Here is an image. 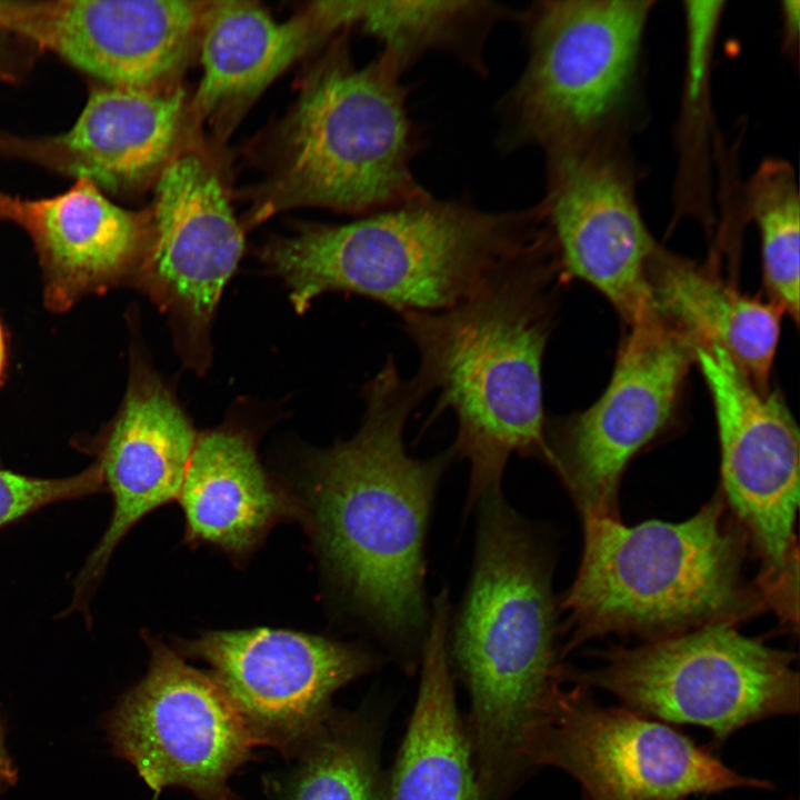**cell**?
Masks as SVG:
<instances>
[{"instance_id":"5","label":"cell","mask_w":800,"mask_h":800,"mask_svg":"<svg viewBox=\"0 0 800 800\" xmlns=\"http://www.w3.org/2000/svg\"><path fill=\"white\" fill-rule=\"evenodd\" d=\"M577 577L563 598L568 643L610 633L667 638L708 624L736 623L768 607L744 577L750 546L719 491L693 517L628 527L613 517L583 519Z\"/></svg>"},{"instance_id":"4","label":"cell","mask_w":800,"mask_h":800,"mask_svg":"<svg viewBox=\"0 0 800 800\" xmlns=\"http://www.w3.org/2000/svg\"><path fill=\"white\" fill-rule=\"evenodd\" d=\"M549 237L540 203L487 211L428 192L346 224H316L262 253L298 312L328 291L373 299L400 314L451 308Z\"/></svg>"},{"instance_id":"13","label":"cell","mask_w":800,"mask_h":800,"mask_svg":"<svg viewBox=\"0 0 800 800\" xmlns=\"http://www.w3.org/2000/svg\"><path fill=\"white\" fill-rule=\"evenodd\" d=\"M181 646L212 668L257 743L286 751L320 731L336 691L380 664L357 646L267 627L208 631Z\"/></svg>"},{"instance_id":"19","label":"cell","mask_w":800,"mask_h":800,"mask_svg":"<svg viewBox=\"0 0 800 800\" xmlns=\"http://www.w3.org/2000/svg\"><path fill=\"white\" fill-rule=\"evenodd\" d=\"M14 221L32 239L44 303L54 312L138 272L150 236L146 214L123 209L82 177L53 197L19 199Z\"/></svg>"},{"instance_id":"28","label":"cell","mask_w":800,"mask_h":800,"mask_svg":"<svg viewBox=\"0 0 800 800\" xmlns=\"http://www.w3.org/2000/svg\"><path fill=\"white\" fill-rule=\"evenodd\" d=\"M18 779L16 764L8 751L4 730L0 721V794L13 787Z\"/></svg>"},{"instance_id":"7","label":"cell","mask_w":800,"mask_h":800,"mask_svg":"<svg viewBox=\"0 0 800 800\" xmlns=\"http://www.w3.org/2000/svg\"><path fill=\"white\" fill-rule=\"evenodd\" d=\"M649 1H539L518 14L528 60L503 97L501 144L543 151L593 143L631 88Z\"/></svg>"},{"instance_id":"27","label":"cell","mask_w":800,"mask_h":800,"mask_svg":"<svg viewBox=\"0 0 800 800\" xmlns=\"http://www.w3.org/2000/svg\"><path fill=\"white\" fill-rule=\"evenodd\" d=\"M104 492L96 461L63 478H41L0 468V530L39 510Z\"/></svg>"},{"instance_id":"2","label":"cell","mask_w":800,"mask_h":800,"mask_svg":"<svg viewBox=\"0 0 800 800\" xmlns=\"http://www.w3.org/2000/svg\"><path fill=\"white\" fill-rule=\"evenodd\" d=\"M470 582L449 622L448 654L470 698L480 800H507L530 771L531 740L567 681L551 563L500 489L478 502ZM474 506V507H476Z\"/></svg>"},{"instance_id":"10","label":"cell","mask_w":800,"mask_h":800,"mask_svg":"<svg viewBox=\"0 0 800 800\" xmlns=\"http://www.w3.org/2000/svg\"><path fill=\"white\" fill-rule=\"evenodd\" d=\"M530 769L554 767L588 800H687L737 788L772 789L746 777L672 724L604 707L590 689H562L534 733Z\"/></svg>"},{"instance_id":"21","label":"cell","mask_w":800,"mask_h":800,"mask_svg":"<svg viewBox=\"0 0 800 800\" xmlns=\"http://www.w3.org/2000/svg\"><path fill=\"white\" fill-rule=\"evenodd\" d=\"M186 540L247 557L298 506L263 470L251 441L216 430L197 438L178 496Z\"/></svg>"},{"instance_id":"20","label":"cell","mask_w":800,"mask_h":800,"mask_svg":"<svg viewBox=\"0 0 800 800\" xmlns=\"http://www.w3.org/2000/svg\"><path fill=\"white\" fill-rule=\"evenodd\" d=\"M337 32L322 1L284 21L248 1L208 2L198 44L201 119L231 117L304 53Z\"/></svg>"},{"instance_id":"22","label":"cell","mask_w":800,"mask_h":800,"mask_svg":"<svg viewBox=\"0 0 800 800\" xmlns=\"http://www.w3.org/2000/svg\"><path fill=\"white\" fill-rule=\"evenodd\" d=\"M647 280L657 314L694 348L723 350L763 392L779 342L782 310L740 293L711 271L660 249Z\"/></svg>"},{"instance_id":"15","label":"cell","mask_w":800,"mask_h":800,"mask_svg":"<svg viewBox=\"0 0 800 800\" xmlns=\"http://www.w3.org/2000/svg\"><path fill=\"white\" fill-rule=\"evenodd\" d=\"M547 157L540 204L561 270L597 289L629 326L652 314L647 271L657 246L626 172L592 143Z\"/></svg>"},{"instance_id":"12","label":"cell","mask_w":800,"mask_h":800,"mask_svg":"<svg viewBox=\"0 0 800 800\" xmlns=\"http://www.w3.org/2000/svg\"><path fill=\"white\" fill-rule=\"evenodd\" d=\"M144 640L148 671L107 717L114 753L156 793L181 786L202 800H231L228 779L257 741L212 676Z\"/></svg>"},{"instance_id":"3","label":"cell","mask_w":800,"mask_h":800,"mask_svg":"<svg viewBox=\"0 0 800 800\" xmlns=\"http://www.w3.org/2000/svg\"><path fill=\"white\" fill-rule=\"evenodd\" d=\"M560 271L549 239L462 302L401 314L419 354L414 378L427 396L439 391L434 414L457 418L450 448L469 463L468 508L501 488L512 454L549 463L542 361Z\"/></svg>"},{"instance_id":"25","label":"cell","mask_w":800,"mask_h":800,"mask_svg":"<svg viewBox=\"0 0 800 800\" xmlns=\"http://www.w3.org/2000/svg\"><path fill=\"white\" fill-rule=\"evenodd\" d=\"M749 214L761 241L763 286L769 301L799 319V196L794 173L781 160L764 161L747 189Z\"/></svg>"},{"instance_id":"14","label":"cell","mask_w":800,"mask_h":800,"mask_svg":"<svg viewBox=\"0 0 800 800\" xmlns=\"http://www.w3.org/2000/svg\"><path fill=\"white\" fill-rule=\"evenodd\" d=\"M208 2L1 1L0 29L23 36L103 86L173 89L198 49Z\"/></svg>"},{"instance_id":"18","label":"cell","mask_w":800,"mask_h":800,"mask_svg":"<svg viewBox=\"0 0 800 800\" xmlns=\"http://www.w3.org/2000/svg\"><path fill=\"white\" fill-rule=\"evenodd\" d=\"M178 88L143 91L100 86L72 127L34 140H3V146L102 191L124 192L159 176L172 159L184 113Z\"/></svg>"},{"instance_id":"29","label":"cell","mask_w":800,"mask_h":800,"mask_svg":"<svg viewBox=\"0 0 800 800\" xmlns=\"http://www.w3.org/2000/svg\"><path fill=\"white\" fill-rule=\"evenodd\" d=\"M18 198H12L0 191V219L13 220L17 214Z\"/></svg>"},{"instance_id":"11","label":"cell","mask_w":800,"mask_h":800,"mask_svg":"<svg viewBox=\"0 0 800 800\" xmlns=\"http://www.w3.org/2000/svg\"><path fill=\"white\" fill-rule=\"evenodd\" d=\"M610 381L588 409L546 423L549 464L582 518H618L629 461L671 419L694 361L692 344L657 312L629 326Z\"/></svg>"},{"instance_id":"23","label":"cell","mask_w":800,"mask_h":800,"mask_svg":"<svg viewBox=\"0 0 800 800\" xmlns=\"http://www.w3.org/2000/svg\"><path fill=\"white\" fill-rule=\"evenodd\" d=\"M450 603L431 604L416 703L389 784V800H480L472 747L448 654Z\"/></svg>"},{"instance_id":"9","label":"cell","mask_w":800,"mask_h":800,"mask_svg":"<svg viewBox=\"0 0 800 800\" xmlns=\"http://www.w3.org/2000/svg\"><path fill=\"white\" fill-rule=\"evenodd\" d=\"M711 396L721 493L761 561L757 579L783 622L798 620L799 430L778 391H760L728 354L694 348Z\"/></svg>"},{"instance_id":"6","label":"cell","mask_w":800,"mask_h":800,"mask_svg":"<svg viewBox=\"0 0 800 800\" xmlns=\"http://www.w3.org/2000/svg\"><path fill=\"white\" fill-rule=\"evenodd\" d=\"M403 73L382 51L358 67L337 43L279 126L256 219L298 207L373 213L427 193L411 167L420 137Z\"/></svg>"},{"instance_id":"30","label":"cell","mask_w":800,"mask_h":800,"mask_svg":"<svg viewBox=\"0 0 800 800\" xmlns=\"http://www.w3.org/2000/svg\"><path fill=\"white\" fill-rule=\"evenodd\" d=\"M7 363V344L3 328L0 321V382Z\"/></svg>"},{"instance_id":"26","label":"cell","mask_w":800,"mask_h":800,"mask_svg":"<svg viewBox=\"0 0 800 800\" xmlns=\"http://www.w3.org/2000/svg\"><path fill=\"white\" fill-rule=\"evenodd\" d=\"M309 743L289 800H389L377 734L364 722L326 721Z\"/></svg>"},{"instance_id":"8","label":"cell","mask_w":800,"mask_h":800,"mask_svg":"<svg viewBox=\"0 0 800 800\" xmlns=\"http://www.w3.org/2000/svg\"><path fill=\"white\" fill-rule=\"evenodd\" d=\"M586 672L567 680L599 688L622 707L669 724L707 729L717 742L769 718L799 711L796 657L708 624L639 647H612Z\"/></svg>"},{"instance_id":"24","label":"cell","mask_w":800,"mask_h":800,"mask_svg":"<svg viewBox=\"0 0 800 800\" xmlns=\"http://www.w3.org/2000/svg\"><path fill=\"white\" fill-rule=\"evenodd\" d=\"M346 29L360 28L406 71L429 52L449 53L486 72L483 48L493 27L511 11L491 1H339Z\"/></svg>"},{"instance_id":"1","label":"cell","mask_w":800,"mask_h":800,"mask_svg":"<svg viewBox=\"0 0 800 800\" xmlns=\"http://www.w3.org/2000/svg\"><path fill=\"white\" fill-rule=\"evenodd\" d=\"M427 397L392 356L364 388L358 432L314 456L304 489L322 562L348 607L403 668H414L430 623L424 540L451 448L418 459L403 431Z\"/></svg>"},{"instance_id":"17","label":"cell","mask_w":800,"mask_h":800,"mask_svg":"<svg viewBox=\"0 0 800 800\" xmlns=\"http://www.w3.org/2000/svg\"><path fill=\"white\" fill-rule=\"evenodd\" d=\"M243 251L242 230L213 168L196 152L158 176L150 236L139 268L147 287L188 324L203 328Z\"/></svg>"},{"instance_id":"16","label":"cell","mask_w":800,"mask_h":800,"mask_svg":"<svg viewBox=\"0 0 800 800\" xmlns=\"http://www.w3.org/2000/svg\"><path fill=\"white\" fill-rule=\"evenodd\" d=\"M197 436L168 389L143 369L131 376L122 407L90 444L112 511L106 530L76 574L61 617L80 613L91 626V600L112 554L148 513L178 499Z\"/></svg>"}]
</instances>
